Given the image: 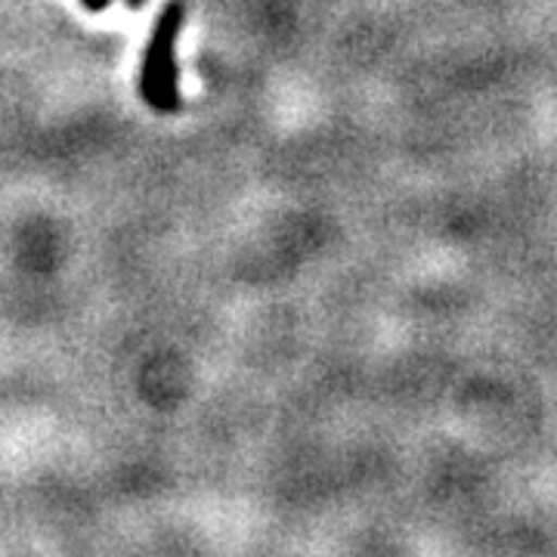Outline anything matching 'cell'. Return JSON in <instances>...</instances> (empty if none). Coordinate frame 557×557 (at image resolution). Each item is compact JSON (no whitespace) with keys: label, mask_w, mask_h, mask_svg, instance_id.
<instances>
[{"label":"cell","mask_w":557,"mask_h":557,"mask_svg":"<svg viewBox=\"0 0 557 557\" xmlns=\"http://www.w3.org/2000/svg\"><path fill=\"white\" fill-rule=\"evenodd\" d=\"M186 22L183 0H171L161 10L159 22L149 35L143 69H139V94L156 112H177L180 109V65L177 40Z\"/></svg>","instance_id":"cell-1"},{"label":"cell","mask_w":557,"mask_h":557,"mask_svg":"<svg viewBox=\"0 0 557 557\" xmlns=\"http://www.w3.org/2000/svg\"><path fill=\"white\" fill-rule=\"evenodd\" d=\"M90 13H100V10H106L109 7V0H81Z\"/></svg>","instance_id":"cell-2"},{"label":"cell","mask_w":557,"mask_h":557,"mask_svg":"<svg viewBox=\"0 0 557 557\" xmlns=\"http://www.w3.org/2000/svg\"><path fill=\"white\" fill-rule=\"evenodd\" d=\"M127 3H131V7H143L146 0H127Z\"/></svg>","instance_id":"cell-3"}]
</instances>
